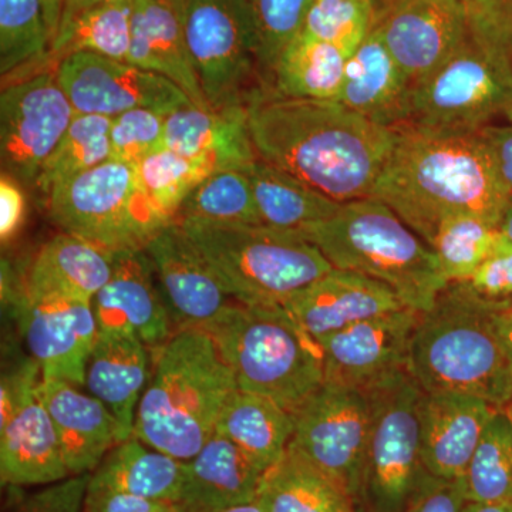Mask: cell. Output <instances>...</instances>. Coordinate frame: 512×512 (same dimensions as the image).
Segmentation results:
<instances>
[{
    "label": "cell",
    "mask_w": 512,
    "mask_h": 512,
    "mask_svg": "<svg viewBox=\"0 0 512 512\" xmlns=\"http://www.w3.org/2000/svg\"><path fill=\"white\" fill-rule=\"evenodd\" d=\"M92 306L101 335L136 339L154 352L177 332L144 249L114 256L113 275Z\"/></svg>",
    "instance_id": "obj_18"
},
{
    "label": "cell",
    "mask_w": 512,
    "mask_h": 512,
    "mask_svg": "<svg viewBox=\"0 0 512 512\" xmlns=\"http://www.w3.org/2000/svg\"><path fill=\"white\" fill-rule=\"evenodd\" d=\"M156 353L133 436L187 463L215 433L237 382L204 329L177 330Z\"/></svg>",
    "instance_id": "obj_4"
},
{
    "label": "cell",
    "mask_w": 512,
    "mask_h": 512,
    "mask_svg": "<svg viewBox=\"0 0 512 512\" xmlns=\"http://www.w3.org/2000/svg\"><path fill=\"white\" fill-rule=\"evenodd\" d=\"M284 306L318 345L362 320L409 308L382 282L336 268Z\"/></svg>",
    "instance_id": "obj_21"
},
{
    "label": "cell",
    "mask_w": 512,
    "mask_h": 512,
    "mask_svg": "<svg viewBox=\"0 0 512 512\" xmlns=\"http://www.w3.org/2000/svg\"><path fill=\"white\" fill-rule=\"evenodd\" d=\"M49 211L63 232L113 254L141 251L171 224L144 191L136 165L116 160L53 188Z\"/></svg>",
    "instance_id": "obj_8"
},
{
    "label": "cell",
    "mask_w": 512,
    "mask_h": 512,
    "mask_svg": "<svg viewBox=\"0 0 512 512\" xmlns=\"http://www.w3.org/2000/svg\"><path fill=\"white\" fill-rule=\"evenodd\" d=\"M215 431L268 471L282 460L295 431V416L274 400L235 389L222 407Z\"/></svg>",
    "instance_id": "obj_30"
},
{
    "label": "cell",
    "mask_w": 512,
    "mask_h": 512,
    "mask_svg": "<svg viewBox=\"0 0 512 512\" xmlns=\"http://www.w3.org/2000/svg\"><path fill=\"white\" fill-rule=\"evenodd\" d=\"M177 222L228 295L244 305L284 306L333 269L296 229L200 218Z\"/></svg>",
    "instance_id": "obj_7"
},
{
    "label": "cell",
    "mask_w": 512,
    "mask_h": 512,
    "mask_svg": "<svg viewBox=\"0 0 512 512\" xmlns=\"http://www.w3.org/2000/svg\"><path fill=\"white\" fill-rule=\"evenodd\" d=\"M83 512H178L174 504L146 500L89 484Z\"/></svg>",
    "instance_id": "obj_49"
},
{
    "label": "cell",
    "mask_w": 512,
    "mask_h": 512,
    "mask_svg": "<svg viewBox=\"0 0 512 512\" xmlns=\"http://www.w3.org/2000/svg\"><path fill=\"white\" fill-rule=\"evenodd\" d=\"M505 336H507L508 349L512 360V308L505 313Z\"/></svg>",
    "instance_id": "obj_58"
},
{
    "label": "cell",
    "mask_w": 512,
    "mask_h": 512,
    "mask_svg": "<svg viewBox=\"0 0 512 512\" xmlns=\"http://www.w3.org/2000/svg\"><path fill=\"white\" fill-rule=\"evenodd\" d=\"M15 303L29 355L42 370L43 379L83 387L99 336L92 303L30 299L20 292Z\"/></svg>",
    "instance_id": "obj_17"
},
{
    "label": "cell",
    "mask_w": 512,
    "mask_h": 512,
    "mask_svg": "<svg viewBox=\"0 0 512 512\" xmlns=\"http://www.w3.org/2000/svg\"><path fill=\"white\" fill-rule=\"evenodd\" d=\"M39 396L55 426L70 476L93 473L120 443L116 417L92 394L64 380L43 379Z\"/></svg>",
    "instance_id": "obj_23"
},
{
    "label": "cell",
    "mask_w": 512,
    "mask_h": 512,
    "mask_svg": "<svg viewBox=\"0 0 512 512\" xmlns=\"http://www.w3.org/2000/svg\"><path fill=\"white\" fill-rule=\"evenodd\" d=\"M501 238L503 232L497 225L474 215H460L441 224L429 247L450 284L468 281Z\"/></svg>",
    "instance_id": "obj_39"
},
{
    "label": "cell",
    "mask_w": 512,
    "mask_h": 512,
    "mask_svg": "<svg viewBox=\"0 0 512 512\" xmlns=\"http://www.w3.org/2000/svg\"><path fill=\"white\" fill-rule=\"evenodd\" d=\"M497 412L484 400L461 393H424L419 406L420 456L433 476L457 480Z\"/></svg>",
    "instance_id": "obj_22"
},
{
    "label": "cell",
    "mask_w": 512,
    "mask_h": 512,
    "mask_svg": "<svg viewBox=\"0 0 512 512\" xmlns=\"http://www.w3.org/2000/svg\"><path fill=\"white\" fill-rule=\"evenodd\" d=\"M370 5H372L373 12H375V22L377 19L380 18V16L383 15L384 12H386L387 9L392 8L394 3L397 2V0H369ZM375 25V23H373Z\"/></svg>",
    "instance_id": "obj_56"
},
{
    "label": "cell",
    "mask_w": 512,
    "mask_h": 512,
    "mask_svg": "<svg viewBox=\"0 0 512 512\" xmlns=\"http://www.w3.org/2000/svg\"><path fill=\"white\" fill-rule=\"evenodd\" d=\"M348 55L339 47L301 33L276 60L275 92L292 99L339 100Z\"/></svg>",
    "instance_id": "obj_33"
},
{
    "label": "cell",
    "mask_w": 512,
    "mask_h": 512,
    "mask_svg": "<svg viewBox=\"0 0 512 512\" xmlns=\"http://www.w3.org/2000/svg\"><path fill=\"white\" fill-rule=\"evenodd\" d=\"M221 512H264V507H262L261 500L258 497L251 503L235 505V507L227 508V510Z\"/></svg>",
    "instance_id": "obj_55"
},
{
    "label": "cell",
    "mask_w": 512,
    "mask_h": 512,
    "mask_svg": "<svg viewBox=\"0 0 512 512\" xmlns=\"http://www.w3.org/2000/svg\"><path fill=\"white\" fill-rule=\"evenodd\" d=\"M463 512H512V504H484L467 501Z\"/></svg>",
    "instance_id": "obj_54"
},
{
    "label": "cell",
    "mask_w": 512,
    "mask_h": 512,
    "mask_svg": "<svg viewBox=\"0 0 512 512\" xmlns=\"http://www.w3.org/2000/svg\"><path fill=\"white\" fill-rule=\"evenodd\" d=\"M39 387L0 409V480L3 485L32 487L66 480L59 437L40 400Z\"/></svg>",
    "instance_id": "obj_20"
},
{
    "label": "cell",
    "mask_w": 512,
    "mask_h": 512,
    "mask_svg": "<svg viewBox=\"0 0 512 512\" xmlns=\"http://www.w3.org/2000/svg\"><path fill=\"white\" fill-rule=\"evenodd\" d=\"M480 133L490 148L495 167L512 204V116L501 126H488L480 130Z\"/></svg>",
    "instance_id": "obj_51"
},
{
    "label": "cell",
    "mask_w": 512,
    "mask_h": 512,
    "mask_svg": "<svg viewBox=\"0 0 512 512\" xmlns=\"http://www.w3.org/2000/svg\"><path fill=\"white\" fill-rule=\"evenodd\" d=\"M258 497L264 512H357L338 484L289 448L266 471Z\"/></svg>",
    "instance_id": "obj_34"
},
{
    "label": "cell",
    "mask_w": 512,
    "mask_h": 512,
    "mask_svg": "<svg viewBox=\"0 0 512 512\" xmlns=\"http://www.w3.org/2000/svg\"><path fill=\"white\" fill-rule=\"evenodd\" d=\"M301 232L333 268L382 282L414 311H429L448 285L429 245L375 198L345 202Z\"/></svg>",
    "instance_id": "obj_5"
},
{
    "label": "cell",
    "mask_w": 512,
    "mask_h": 512,
    "mask_svg": "<svg viewBox=\"0 0 512 512\" xmlns=\"http://www.w3.org/2000/svg\"><path fill=\"white\" fill-rule=\"evenodd\" d=\"M113 252L60 232L30 262L20 293L30 299L93 302L113 275Z\"/></svg>",
    "instance_id": "obj_26"
},
{
    "label": "cell",
    "mask_w": 512,
    "mask_h": 512,
    "mask_svg": "<svg viewBox=\"0 0 512 512\" xmlns=\"http://www.w3.org/2000/svg\"><path fill=\"white\" fill-rule=\"evenodd\" d=\"M460 480L471 503L512 504V423L505 410L488 421Z\"/></svg>",
    "instance_id": "obj_36"
},
{
    "label": "cell",
    "mask_w": 512,
    "mask_h": 512,
    "mask_svg": "<svg viewBox=\"0 0 512 512\" xmlns=\"http://www.w3.org/2000/svg\"><path fill=\"white\" fill-rule=\"evenodd\" d=\"M214 339L238 389L295 413L325 383L322 350L282 305L229 303L202 328Z\"/></svg>",
    "instance_id": "obj_6"
},
{
    "label": "cell",
    "mask_w": 512,
    "mask_h": 512,
    "mask_svg": "<svg viewBox=\"0 0 512 512\" xmlns=\"http://www.w3.org/2000/svg\"><path fill=\"white\" fill-rule=\"evenodd\" d=\"M165 148L217 171H248L258 160L249 133L247 104L225 109L184 107L165 120Z\"/></svg>",
    "instance_id": "obj_25"
},
{
    "label": "cell",
    "mask_w": 512,
    "mask_h": 512,
    "mask_svg": "<svg viewBox=\"0 0 512 512\" xmlns=\"http://www.w3.org/2000/svg\"><path fill=\"white\" fill-rule=\"evenodd\" d=\"M184 32L211 109L247 104L245 84L258 63V37L248 0H185Z\"/></svg>",
    "instance_id": "obj_12"
},
{
    "label": "cell",
    "mask_w": 512,
    "mask_h": 512,
    "mask_svg": "<svg viewBox=\"0 0 512 512\" xmlns=\"http://www.w3.org/2000/svg\"><path fill=\"white\" fill-rule=\"evenodd\" d=\"M165 120L158 111L137 109L113 117L111 121V160L138 164L165 148Z\"/></svg>",
    "instance_id": "obj_44"
},
{
    "label": "cell",
    "mask_w": 512,
    "mask_h": 512,
    "mask_svg": "<svg viewBox=\"0 0 512 512\" xmlns=\"http://www.w3.org/2000/svg\"><path fill=\"white\" fill-rule=\"evenodd\" d=\"M511 308L485 301L466 282H450L421 312L407 372L424 393H461L497 410L512 403V360L505 336Z\"/></svg>",
    "instance_id": "obj_3"
},
{
    "label": "cell",
    "mask_w": 512,
    "mask_h": 512,
    "mask_svg": "<svg viewBox=\"0 0 512 512\" xmlns=\"http://www.w3.org/2000/svg\"><path fill=\"white\" fill-rule=\"evenodd\" d=\"M265 471L232 441L215 431L200 453L185 463L178 512H221L251 503L261 491Z\"/></svg>",
    "instance_id": "obj_27"
},
{
    "label": "cell",
    "mask_w": 512,
    "mask_h": 512,
    "mask_svg": "<svg viewBox=\"0 0 512 512\" xmlns=\"http://www.w3.org/2000/svg\"><path fill=\"white\" fill-rule=\"evenodd\" d=\"M470 36L512 57V0H463Z\"/></svg>",
    "instance_id": "obj_45"
},
{
    "label": "cell",
    "mask_w": 512,
    "mask_h": 512,
    "mask_svg": "<svg viewBox=\"0 0 512 512\" xmlns=\"http://www.w3.org/2000/svg\"><path fill=\"white\" fill-rule=\"evenodd\" d=\"M76 114L52 70L3 87L0 150L6 174L20 183L36 184Z\"/></svg>",
    "instance_id": "obj_13"
},
{
    "label": "cell",
    "mask_w": 512,
    "mask_h": 512,
    "mask_svg": "<svg viewBox=\"0 0 512 512\" xmlns=\"http://www.w3.org/2000/svg\"><path fill=\"white\" fill-rule=\"evenodd\" d=\"M505 413H507V416L510 417L512 423V403L507 407V409H505Z\"/></svg>",
    "instance_id": "obj_59"
},
{
    "label": "cell",
    "mask_w": 512,
    "mask_h": 512,
    "mask_svg": "<svg viewBox=\"0 0 512 512\" xmlns=\"http://www.w3.org/2000/svg\"><path fill=\"white\" fill-rule=\"evenodd\" d=\"M419 311L404 308L355 323L319 343L326 383L367 392L407 372Z\"/></svg>",
    "instance_id": "obj_15"
},
{
    "label": "cell",
    "mask_w": 512,
    "mask_h": 512,
    "mask_svg": "<svg viewBox=\"0 0 512 512\" xmlns=\"http://www.w3.org/2000/svg\"><path fill=\"white\" fill-rule=\"evenodd\" d=\"M384 202L427 245L441 224L474 215L500 227L511 201L480 131L404 124L372 197Z\"/></svg>",
    "instance_id": "obj_2"
},
{
    "label": "cell",
    "mask_w": 512,
    "mask_h": 512,
    "mask_svg": "<svg viewBox=\"0 0 512 512\" xmlns=\"http://www.w3.org/2000/svg\"><path fill=\"white\" fill-rule=\"evenodd\" d=\"M144 251L175 330L205 328L234 302L177 221L161 229Z\"/></svg>",
    "instance_id": "obj_19"
},
{
    "label": "cell",
    "mask_w": 512,
    "mask_h": 512,
    "mask_svg": "<svg viewBox=\"0 0 512 512\" xmlns=\"http://www.w3.org/2000/svg\"><path fill=\"white\" fill-rule=\"evenodd\" d=\"M413 83L375 29L348 57L340 103L380 126L409 121Z\"/></svg>",
    "instance_id": "obj_28"
},
{
    "label": "cell",
    "mask_w": 512,
    "mask_h": 512,
    "mask_svg": "<svg viewBox=\"0 0 512 512\" xmlns=\"http://www.w3.org/2000/svg\"><path fill=\"white\" fill-rule=\"evenodd\" d=\"M256 156L345 202L372 197L396 141L336 100L292 99L254 92L247 101Z\"/></svg>",
    "instance_id": "obj_1"
},
{
    "label": "cell",
    "mask_w": 512,
    "mask_h": 512,
    "mask_svg": "<svg viewBox=\"0 0 512 512\" xmlns=\"http://www.w3.org/2000/svg\"><path fill=\"white\" fill-rule=\"evenodd\" d=\"M111 121L110 117L76 114L59 146L42 168L37 187L49 195L57 185L111 160Z\"/></svg>",
    "instance_id": "obj_38"
},
{
    "label": "cell",
    "mask_w": 512,
    "mask_h": 512,
    "mask_svg": "<svg viewBox=\"0 0 512 512\" xmlns=\"http://www.w3.org/2000/svg\"><path fill=\"white\" fill-rule=\"evenodd\" d=\"M104 2H111V0H67L63 10L62 20H60V28L66 25L70 19L74 18L77 13L93 8V6L100 5V3ZM174 2L183 3V5H185V0H174Z\"/></svg>",
    "instance_id": "obj_53"
},
{
    "label": "cell",
    "mask_w": 512,
    "mask_h": 512,
    "mask_svg": "<svg viewBox=\"0 0 512 512\" xmlns=\"http://www.w3.org/2000/svg\"><path fill=\"white\" fill-rule=\"evenodd\" d=\"M485 301L512 308V242L505 237L493 254L481 264L468 281H464Z\"/></svg>",
    "instance_id": "obj_46"
},
{
    "label": "cell",
    "mask_w": 512,
    "mask_h": 512,
    "mask_svg": "<svg viewBox=\"0 0 512 512\" xmlns=\"http://www.w3.org/2000/svg\"><path fill=\"white\" fill-rule=\"evenodd\" d=\"M372 427L357 512H404L424 467L419 406L423 390L409 372L367 390Z\"/></svg>",
    "instance_id": "obj_10"
},
{
    "label": "cell",
    "mask_w": 512,
    "mask_h": 512,
    "mask_svg": "<svg viewBox=\"0 0 512 512\" xmlns=\"http://www.w3.org/2000/svg\"><path fill=\"white\" fill-rule=\"evenodd\" d=\"M372 29L413 84L439 69L470 37L463 0H397Z\"/></svg>",
    "instance_id": "obj_16"
},
{
    "label": "cell",
    "mask_w": 512,
    "mask_h": 512,
    "mask_svg": "<svg viewBox=\"0 0 512 512\" xmlns=\"http://www.w3.org/2000/svg\"><path fill=\"white\" fill-rule=\"evenodd\" d=\"M248 174L256 210L262 224L269 227L301 231L308 225L328 220L342 205L261 158L249 168Z\"/></svg>",
    "instance_id": "obj_32"
},
{
    "label": "cell",
    "mask_w": 512,
    "mask_h": 512,
    "mask_svg": "<svg viewBox=\"0 0 512 512\" xmlns=\"http://www.w3.org/2000/svg\"><path fill=\"white\" fill-rule=\"evenodd\" d=\"M26 217V198L18 180L3 173L0 178V238L8 242L18 234Z\"/></svg>",
    "instance_id": "obj_50"
},
{
    "label": "cell",
    "mask_w": 512,
    "mask_h": 512,
    "mask_svg": "<svg viewBox=\"0 0 512 512\" xmlns=\"http://www.w3.org/2000/svg\"><path fill=\"white\" fill-rule=\"evenodd\" d=\"M67 0H43L45 5V16L47 28H49L50 37H52V45L55 42L57 33H59L60 20H62L64 6Z\"/></svg>",
    "instance_id": "obj_52"
},
{
    "label": "cell",
    "mask_w": 512,
    "mask_h": 512,
    "mask_svg": "<svg viewBox=\"0 0 512 512\" xmlns=\"http://www.w3.org/2000/svg\"><path fill=\"white\" fill-rule=\"evenodd\" d=\"M466 503L460 478L447 480L424 468L404 512H463Z\"/></svg>",
    "instance_id": "obj_47"
},
{
    "label": "cell",
    "mask_w": 512,
    "mask_h": 512,
    "mask_svg": "<svg viewBox=\"0 0 512 512\" xmlns=\"http://www.w3.org/2000/svg\"><path fill=\"white\" fill-rule=\"evenodd\" d=\"M184 6L174 0H133L127 63L177 84L192 103L211 109L202 93L184 32Z\"/></svg>",
    "instance_id": "obj_24"
},
{
    "label": "cell",
    "mask_w": 512,
    "mask_h": 512,
    "mask_svg": "<svg viewBox=\"0 0 512 512\" xmlns=\"http://www.w3.org/2000/svg\"><path fill=\"white\" fill-rule=\"evenodd\" d=\"M147 346L121 336H97L84 386L116 417L120 443L133 436L138 404L148 379Z\"/></svg>",
    "instance_id": "obj_29"
},
{
    "label": "cell",
    "mask_w": 512,
    "mask_h": 512,
    "mask_svg": "<svg viewBox=\"0 0 512 512\" xmlns=\"http://www.w3.org/2000/svg\"><path fill=\"white\" fill-rule=\"evenodd\" d=\"M133 33V0H111L77 13L57 33L45 70L74 53L87 52L127 62Z\"/></svg>",
    "instance_id": "obj_35"
},
{
    "label": "cell",
    "mask_w": 512,
    "mask_h": 512,
    "mask_svg": "<svg viewBox=\"0 0 512 512\" xmlns=\"http://www.w3.org/2000/svg\"><path fill=\"white\" fill-rule=\"evenodd\" d=\"M138 178L157 211L168 222L177 221L181 205L195 188L217 173L212 165L163 148L136 164Z\"/></svg>",
    "instance_id": "obj_41"
},
{
    "label": "cell",
    "mask_w": 512,
    "mask_h": 512,
    "mask_svg": "<svg viewBox=\"0 0 512 512\" xmlns=\"http://www.w3.org/2000/svg\"><path fill=\"white\" fill-rule=\"evenodd\" d=\"M512 116V57L468 37L447 62L413 84L407 124L477 133Z\"/></svg>",
    "instance_id": "obj_9"
},
{
    "label": "cell",
    "mask_w": 512,
    "mask_h": 512,
    "mask_svg": "<svg viewBox=\"0 0 512 512\" xmlns=\"http://www.w3.org/2000/svg\"><path fill=\"white\" fill-rule=\"evenodd\" d=\"M57 82L77 114L113 117L147 109L168 116L195 106L173 82L134 64L96 55L74 53L57 64Z\"/></svg>",
    "instance_id": "obj_14"
},
{
    "label": "cell",
    "mask_w": 512,
    "mask_h": 512,
    "mask_svg": "<svg viewBox=\"0 0 512 512\" xmlns=\"http://www.w3.org/2000/svg\"><path fill=\"white\" fill-rule=\"evenodd\" d=\"M375 23L369 0H312L303 33L328 42L350 56Z\"/></svg>",
    "instance_id": "obj_42"
},
{
    "label": "cell",
    "mask_w": 512,
    "mask_h": 512,
    "mask_svg": "<svg viewBox=\"0 0 512 512\" xmlns=\"http://www.w3.org/2000/svg\"><path fill=\"white\" fill-rule=\"evenodd\" d=\"M184 473V461L131 436L111 448L93 471L90 484L175 505L183 488Z\"/></svg>",
    "instance_id": "obj_31"
},
{
    "label": "cell",
    "mask_w": 512,
    "mask_h": 512,
    "mask_svg": "<svg viewBox=\"0 0 512 512\" xmlns=\"http://www.w3.org/2000/svg\"><path fill=\"white\" fill-rule=\"evenodd\" d=\"M293 416L289 450L338 484L356 504L372 427L367 393L325 382Z\"/></svg>",
    "instance_id": "obj_11"
},
{
    "label": "cell",
    "mask_w": 512,
    "mask_h": 512,
    "mask_svg": "<svg viewBox=\"0 0 512 512\" xmlns=\"http://www.w3.org/2000/svg\"><path fill=\"white\" fill-rule=\"evenodd\" d=\"M501 232L512 242V204L500 225Z\"/></svg>",
    "instance_id": "obj_57"
},
{
    "label": "cell",
    "mask_w": 512,
    "mask_h": 512,
    "mask_svg": "<svg viewBox=\"0 0 512 512\" xmlns=\"http://www.w3.org/2000/svg\"><path fill=\"white\" fill-rule=\"evenodd\" d=\"M92 473L72 476L30 494L16 512H83Z\"/></svg>",
    "instance_id": "obj_48"
},
{
    "label": "cell",
    "mask_w": 512,
    "mask_h": 512,
    "mask_svg": "<svg viewBox=\"0 0 512 512\" xmlns=\"http://www.w3.org/2000/svg\"><path fill=\"white\" fill-rule=\"evenodd\" d=\"M184 218L262 224L248 171L222 170L208 175L181 205L177 221Z\"/></svg>",
    "instance_id": "obj_40"
},
{
    "label": "cell",
    "mask_w": 512,
    "mask_h": 512,
    "mask_svg": "<svg viewBox=\"0 0 512 512\" xmlns=\"http://www.w3.org/2000/svg\"><path fill=\"white\" fill-rule=\"evenodd\" d=\"M52 37L43 0H0V72L16 74L32 67L45 70ZM26 76V77H28Z\"/></svg>",
    "instance_id": "obj_37"
},
{
    "label": "cell",
    "mask_w": 512,
    "mask_h": 512,
    "mask_svg": "<svg viewBox=\"0 0 512 512\" xmlns=\"http://www.w3.org/2000/svg\"><path fill=\"white\" fill-rule=\"evenodd\" d=\"M258 37V64L271 74L286 46L301 35L312 0H248Z\"/></svg>",
    "instance_id": "obj_43"
}]
</instances>
